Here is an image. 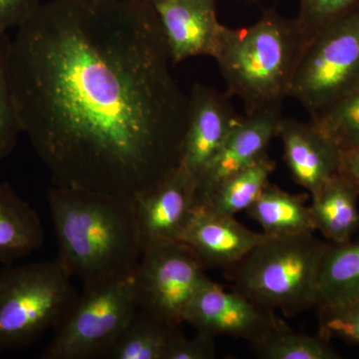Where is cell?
<instances>
[{
  "instance_id": "12",
  "label": "cell",
  "mask_w": 359,
  "mask_h": 359,
  "mask_svg": "<svg viewBox=\"0 0 359 359\" xmlns=\"http://www.w3.org/2000/svg\"><path fill=\"white\" fill-rule=\"evenodd\" d=\"M162 27L173 65L196 56L214 58L224 25L216 0H149Z\"/></svg>"
},
{
  "instance_id": "17",
  "label": "cell",
  "mask_w": 359,
  "mask_h": 359,
  "mask_svg": "<svg viewBox=\"0 0 359 359\" xmlns=\"http://www.w3.org/2000/svg\"><path fill=\"white\" fill-rule=\"evenodd\" d=\"M358 196V187L340 171L311 197L309 208L316 231L330 244L349 242L359 231Z\"/></svg>"
},
{
  "instance_id": "16",
  "label": "cell",
  "mask_w": 359,
  "mask_h": 359,
  "mask_svg": "<svg viewBox=\"0 0 359 359\" xmlns=\"http://www.w3.org/2000/svg\"><path fill=\"white\" fill-rule=\"evenodd\" d=\"M41 219L9 184L0 182V264L30 256L43 245Z\"/></svg>"
},
{
  "instance_id": "14",
  "label": "cell",
  "mask_w": 359,
  "mask_h": 359,
  "mask_svg": "<svg viewBox=\"0 0 359 359\" xmlns=\"http://www.w3.org/2000/svg\"><path fill=\"white\" fill-rule=\"evenodd\" d=\"M276 138L282 141L283 159L292 179L311 197L341 171L344 151L311 120L283 117Z\"/></svg>"
},
{
  "instance_id": "29",
  "label": "cell",
  "mask_w": 359,
  "mask_h": 359,
  "mask_svg": "<svg viewBox=\"0 0 359 359\" xmlns=\"http://www.w3.org/2000/svg\"><path fill=\"white\" fill-rule=\"evenodd\" d=\"M341 171L355 184L359 190V151L344 152Z\"/></svg>"
},
{
  "instance_id": "1",
  "label": "cell",
  "mask_w": 359,
  "mask_h": 359,
  "mask_svg": "<svg viewBox=\"0 0 359 359\" xmlns=\"http://www.w3.org/2000/svg\"><path fill=\"white\" fill-rule=\"evenodd\" d=\"M149 0L41 2L11 39L14 103L52 185L133 198L181 163L189 95Z\"/></svg>"
},
{
  "instance_id": "3",
  "label": "cell",
  "mask_w": 359,
  "mask_h": 359,
  "mask_svg": "<svg viewBox=\"0 0 359 359\" xmlns=\"http://www.w3.org/2000/svg\"><path fill=\"white\" fill-rule=\"evenodd\" d=\"M308 39L297 18L271 9L247 27L224 25L214 59L226 94L242 101L245 115L282 113Z\"/></svg>"
},
{
  "instance_id": "23",
  "label": "cell",
  "mask_w": 359,
  "mask_h": 359,
  "mask_svg": "<svg viewBox=\"0 0 359 359\" xmlns=\"http://www.w3.org/2000/svg\"><path fill=\"white\" fill-rule=\"evenodd\" d=\"M309 120L344 152L359 151V81L339 100Z\"/></svg>"
},
{
  "instance_id": "25",
  "label": "cell",
  "mask_w": 359,
  "mask_h": 359,
  "mask_svg": "<svg viewBox=\"0 0 359 359\" xmlns=\"http://www.w3.org/2000/svg\"><path fill=\"white\" fill-rule=\"evenodd\" d=\"M359 6V0H299V25L308 39L323 28Z\"/></svg>"
},
{
  "instance_id": "15",
  "label": "cell",
  "mask_w": 359,
  "mask_h": 359,
  "mask_svg": "<svg viewBox=\"0 0 359 359\" xmlns=\"http://www.w3.org/2000/svg\"><path fill=\"white\" fill-rule=\"evenodd\" d=\"M268 238L249 230L235 217L195 207L179 243L190 248L205 268L229 269Z\"/></svg>"
},
{
  "instance_id": "8",
  "label": "cell",
  "mask_w": 359,
  "mask_h": 359,
  "mask_svg": "<svg viewBox=\"0 0 359 359\" xmlns=\"http://www.w3.org/2000/svg\"><path fill=\"white\" fill-rule=\"evenodd\" d=\"M204 269L182 243L144 250L133 275L139 309L169 327H179L194 297L211 280Z\"/></svg>"
},
{
  "instance_id": "26",
  "label": "cell",
  "mask_w": 359,
  "mask_h": 359,
  "mask_svg": "<svg viewBox=\"0 0 359 359\" xmlns=\"http://www.w3.org/2000/svg\"><path fill=\"white\" fill-rule=\"evenodd\" d=\"M320 334L359 344V302L334 309H320Z\"/></svg>"
},
{
  "instance_id": "9",
  "label": "cell",
  "mask_w": 359,
  "mask_h": 359,
  "mask_svg": "<svg viewBox=\"0 0 359 359\" xmlns=\"http://www.w3.org/2000/svg\"><path fill=\"white\" fill-rule=\"evenodd\" d=\"M282 321L273 311L261 308L237 290H224L212 280L194 297L184 318L201 334L228 335L250 344L264 339Z\"/></svg>"
},
{
  "instance_id": "21",
  "label": "cell",
  "mask_w": 359,
  "mask_h": 359,
  "mask_svg": "<svg viewBox=\"0 0 359 359\" xmlns=\"http://www.w3.org/2000/svg\"><path fill=\"white\" fill-rule=\"evenodd\" d=\"M177 328L138 309L106 358L162 359L170 337Z\"/></svg>"
},
{
  "instance_id": "2",
  "label": "cell",
  "mask_w": 359,
  "mask_h": 359,
  "mask_svg": "<svg viewBox=\"0 0 359 359\" xmlns=\"http://www.w3.org/2000/svg\"><path fill=\"white\" fill-rule=\"evenodd\" d=\"M58 262L84 287L128 280L143 249L133 198L52 185L47 193Z\"/></svg>"
},
{
  "instance_id": "28",
  "label": "cell",
  "mask_w": 359,
  "mask_h": 359,
  "mask_svg": "<svg viewBox=\"0 0 359 359\" xmlns=\"http://www.w3.org/2000/svg\"><path fill=\"white\" fill-rule=\"evenodd\" d=\"M41 4V0H0V33L18 28Z\"/></svg>"
},
{
  "instance_id": "5",
  "label": "cell",
  "mask_w": 359,
  "mask_h": 359,
  "mask_svg": "<svg viewBox=\"0 0 359 359\" xmlns=\"http://www.w3.org/2000/svg\"><path fill=\"white\" fill-rule=\"evenodd\" d=\"M72 276L55 261L0 269V353L32 346L66 320L78 297Z\"/></svg>"
},
{
  "instance_id": "6",
  "label": "cell",
  "mask_w": 359,
  "mask_h": 359,
  "mask_svg": "<svg viewBox=\"0 0 359 359\" xmlns=\"http://www.w3.org/2000/svg\"><path fill=\"white\" fill-rule=\"evenodd\" d=\"M359 81V6L323 26L306 41L290 98L309 118L339 100Z\"/></svg>"
},
{
  "instance_id": "27",
  "label": "cell",
  "mask_w": 359,
  "mask_h": 359,
  "mask_svg": "<svg viewBox=\"0 0 359 359\" xmlns=\"http://www.w3.org/2000/svg\"><path fill=\"white\" fill-rule=\"evenodd\" d=\"M215 337L198 332L186 337L179 328L172 334L162 359H212L216 358Z\"/></svg>"
},
{
  "instance_id": "10",
  "label": "cell",
  "mask_w": 359,
  "mask_h": 359,
  "mask_svg": "<svg viewBox=\"0 0 359 359\" xmlns=\"http://www.w3.org/2000/svg\"><path fill=\"white\" fill-rule=\"evenodd\" d=\"M196 182L179 166L162 183L133 197L142 249L179 243L195 208Z\"/></svg>"
},
{
  "instance_id": "11",
  "label": "cell",
  "mask_w": 359,
  "mask_h": 359,
  "mask_svg": "<svg viewBox=\"0 0 359 359\" xmlns=\"http://www.w3.org/2000/svg\"><path fill=\"white\" fill-rule=\"evenodd\" d=\"M242 117L233 108L228 94L194 84L189 95L188 126L180 166L195 182Z\"/></svg>"
},
{
  "instance_id": "7",
  "label": "cell",
  "mask_w": 359,
  "mask_h": 359,
  "mask_svg": "<svg viewBox=\"0 0 359 359\" xmlns=\"http://www.w3.org/2000/svg\"><path fill=\"white\" fill-rule=\"evenodd\" d=\"M139 309L133 276L84 287L42 359L106 358Z\"/></svg>"
},
{
  "instance_id": "19",
  "label": "cell",
  "mask_w": 359,
  "mask_h": 359,
  "mask_svg": "<svg viewBox=\"0 0 359 359\" xmlns=\"http://www.w3.org/2000/svg\"><path fill=\"white\" fill-rule=\"evenodd\" d=\"M306 201L304 195L285 192L269 183L245 212L269 237L313 233L316 226L311 208L306 205Z\"/></svg>"
},
{
  "instance_id": "24",
  "label": "cell",
  "mask_w": 359,
  "mask_h": 359,
  "mask_svg": "<svg viewBox=\"0 0 359 359\" xmlns=\"http://www.w3.org/2000/svg\"><path fill=\"white\" fill-rule=\"evenodd\" d=\"M11 37L0 33V161L11 154L22 133L8 70Z\"/></svg>"
},
{
  "instance_id": "4",
  "label": "cell",
  "mask_w": 359,
  "mask_h": 359,
  "mask_svg": "<svg viewBox=\"0 0 359 359\" xmlns=\"http://www.w3.org/2000/svg\"><path fill=\"white\" fill-rule=\"evenodd\" d=\"M328 243L313 233L269 237L228 269L235 290L269 311L292 316L316 306L318 276Z\"/></svg>"
},
{
  "instance_id": "13",
  "label": "cell",
  "mask_w": 359,
  "mask_h": 359,
  "mask_svg": "<svg viewBox=\"0 0 359 359\" xmlns=\"http://www.w3.org/2000/svg\"><path fill=\"white\" fill-rule=\"evenodd\" d=\"M282 118V113L276 112L243 116L198 177L195 186V207L224 180L266 155L269 143L276 138Z\"/></svg>"
},
{
  "instance_id": "18",
  "label": "cell",
  "mask_w": 359,
  "mask_h": 359,
  "mask_svg": "<svg viewBox=\"0 0 359 359\" xmlns=\"http://www.w3.org/2000/svg\"><path fill=\"white\" fill-rule=\"evenodd\" d=\"M359 302V241L330 244L318 276V309H334Z\"/></svg>"
},
{
  "instance_id": "22",
  "label": "cell",
  "mask_w": 359,
  "mask_h": 359,
  "mask_svg": "<svg viewBox=\"0 0 359 359\" xmlns=\"http://www.w3.org/2000/svg\"><path fill=\"white\" fill-rule=\"evenodd\" d=\"M257 358L263 359H339L341 355L323 335L295 332L285 321L264 339L250 344Z\"/></svg>"
},
{
  "instance_id": "20",
  "label": "cell",
  "mask_w": 359,
  "mask_h": 359,
  "mask_svg": "<svg viewBox=\"0 0 359 359\" xmlns=\"http://www.w3.org/2000/svg\"><path fill=\"white\" fill-rule=\"evenodd\" d=\"M275 169V161L268 154L264 155L254 164L224 180L196 207L231 217L247 211L268 185L269 177Z\"/></svg>"
}]
</instances>
